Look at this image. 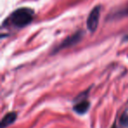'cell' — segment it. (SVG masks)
Masks as SVG:
<instances>
[{"label":"cell","instance_id":"obj_1","mask_svg":"<svg viewBox=\"0 0 128 128\" xmlns=\"http://www.w3.org/2000/svg\"><path fill=\"white\" fill-rule=\"evenodd\" d=\"M34 14V12L30 8H18L11 14L9 21L17 28H23L32 22Z\"/></svg>","mask_w":128,"mask_h":128},{"label":"cell","instance_id":"obj_2","mask_svg":"<svg viewBox=\"0 0 128 128\" xmlns=\"http://www.w3.org/2000/svg\"><path fill=\"white\" fill-rule=\"evenodd\" d=\"M100 12H101V6H98L89 14V17L87 18V27L90 32H95L98 28L100 18Z\"/></svg>","mask_w":128,"mask_h":128},{"label":"cell","instance_id":"obj_3","mask_svg":"<svg viewBox=\"0 0 128 128\" xmlns=\"http://www.w3.org/2000/svg\"><path fill=\"white\" fill-rule=\"evenodd\" d=\"M82 31H78V32H76V34H72L71 36H70V37H68L67 39L64 40L60 44V46H57V48H55L54 52L60 51V50L62 49V48H68V46H72L73 45L78 43L79 41L82 40Z\"/></svg>","mask_w":128,"mask_h":128},{"label":"cell","instance_id":"obj_4","mask_svg":"<svg viewBox=\"0 0 128 128\" xmlns=\"http://www.w3.org/2000/svg\"><path fill=\"white\" fill-rule=\"evenodd\" d=\"M16 118H17L16 112H9V113L6 114V115L2 118L0 126H1V128L7 127V126H9L10 124L14 123V121L16 120Z\"/></svg>","mask_w":128,"mask_h":128},{"label":"cell","instance_id":"obj_5","mask_svg":"<svg viewBox=\"0 0 128 128\" xmlns=\"http://www.w3.org/2000/svg\"><path fill=\"white\" fill-rule=\"evenodd\" d=\"M90 106V103L87 100H84V101L80 102V103L76 104L74 106V110L78 114H84L85 112H88Z\"/></svg>","mask_w":128,"mask_h":128},{"label":"cell","instance_id":"obj_6","mask_svg":"<svg viewBox=\"0 0 128 128\" xmlns=\"http://www.w3.org/2000/svg\"><path fill=\"white\" fill-rule=\"evenodd\" d=\"M126 15H128V6H126L124 9L120 10V11H118V12H116L115 14H114V17H117V18H121V17L126 16Z\"/></svg>","mask_w":128,"mask_h":128},{"label":"cell","instance_id":"obj_7","mask_svg":"<svg viewBox=\"0 0 128 128\" xmlns=\"http://www.w3.org/2000/svg\"><path fill=\"white\" fill-rule=\"evenodd\" d=\"M120 123L122 126H127L128 127V114L124 113L121 116V118H120Z\"/></svg>","mask_w":128,"mask_h":128}]
</instances>
